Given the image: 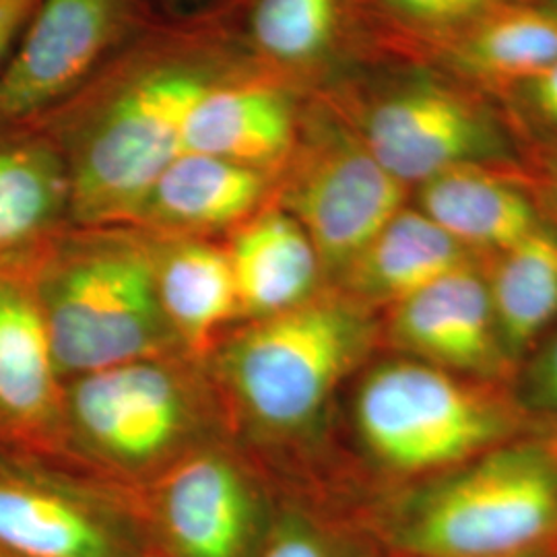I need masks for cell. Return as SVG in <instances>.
Masks as SVG:
<instances>
[{"label":"cell","instance_id":"e0dca14e","mask_svg":"<svg viewBox=\"0 0 557 557\" xmlns=\"http://www.w3.org/2000/svg\"><path fill=\"white\" fill-rule=\"evenodd\" d=\"M275 176L234 161L180 153L143 200L133 230L213 238L234 232L273 200Z\"/></svg>","mask_w":557,"mask_h":557},{"label":"cell","instance_id":"3957f363","mask_svg":"<svg viewBox=\"0 0 557 557\" xmlns=\"http://www.w3.org/2000/svg\"><path fill=\"white\" fill-rule=\"evenodd\" d=\"M29 278L60 379L156 359L174 337L139 230L71 227Z\"/></svg>","mask_w":557,"mask_h":557},{"label":"cell","instance_id":"7c38bea8","mask_svg":"<svg viewBox=\"0 0 557 557\" xmlns=\"http://www.w3.org/2000/svg\"><path fill=\"white\" fill-rule=\"evenodd\" d=\"M386 333L407 358L460 376L506 384L517 376L479 259L391 306Z\"/></svg>","mask_w":557,"mask_h":557},{"label":"cell","instance_id":"6da1fadb","mask_svg":"<svg viewBox=\"0 0 557 557\" xmlns=\"http://www.w3.org/2000/svg\"><path fill=\"white\" fill-rule=\"evenodd\" d=\"M262 71L239 36V0L161 17L44 114L71 182L73 227H131L180 156L184 122L215 85Z\"/></svg>","mask_w":557,"mask_h":557},{"label":"cell","instance_id":"44dd1931","mask_svg":"<svg viewBox=\"0 0 557 557\" xmlns=\"http://www.w3.org/2000/svg\"><path fill=\"white\" fill-rule=\"evenodd\" d=\"M225 250L239 312L267 319L320 294L319 255L304 227L275 200L236 227Z\"/></svg>","mask_w":557,"mask_h":557},{"label":"cell","instance_id":"52a82bcc","mask_svg":"<svg viewBox=\"0 0 557 557\" xmlns=\"http://www.w3.org/2000/svg\"><path fill=\"white\" fill-rule=\"evenodd\" d=\"M409 199L411 188L386 172L324 101L308 94L296 147L275 176L273 200L308 234L324 278L337 283Z\"/></svg>","mask_w":557,"mask_h":557},{"label":"cell","instance_id":"30bf717a","mask_svg":"<svg viewBox=\"0 0 557 557\" xmlns=\"http://www.w3.org/2000/svg\"><path fill=\"white\" fill-rule=\"evenodd\" d=\"M0 547L17 557H156L140 518L2 455Z\"/></svg>","mask_w":557,"mask_h":557},{"label":"cell","instance_id":"2e32d148","mask_svg":"<svg viewBox=\"0 0 557 557\" xmlns=\"http://www.w3.org/2000/svg\"><path fill=\"white\" fill-rule=\"evenodd\" d=\"M239 36L264 73L304 94L356 64L354 0H239Z\"/></svg>","mask_w":557,"mask_h":557},{"label":"cell","instance_id":"9a60e30c","mask_svg":"<svg viewBox=\"0 0 557 557\" xmlns=\"http://www.w3.org/2000/svg\"><path fill=\"white\" fill-rule=\"evenodd\" d=\"M413 205L475 255H524L557 269V227L499 165L444 172L413 188Z\"/></svg>","mask_w":557,"mask_h":557},{"label":"cell","instance_id":"e575fe53","mask_svg":"<svg viewBox=\"0 0 557 557\" xmlns=\"http://www.w3.org/2000/svg\"><path fill=\"white\" fill-rule=\"evenodd\" d=\"M554 557H557V552H556V554H554Z\"/></svg>","mask_w":557,"mask_h":557},{"label":"cell","instance_id":"9c48e42d","mask_svg":"<svg viewBox=\"0 0 557 557\" xmlns=\"http://www.w3.org/2000/svg\"><path fill=\"white\" fill-rule=\"evenodd\" d=\"M275 518L227 458H186L161 479L143 527L158 557H257Z\"/></svg>","mask_w":557,"mask_h":557},{"label":"cell","instance_id":"d4e9b609","mask_svg":"<svg viewBox=\"0 0 557 557\" xmlns=\"http://www.w3.org/2000/svg\"><path fill=\"white\" fill-rule=\"evenodd\" d=\"M515 143H533L557 149V62L527 79L496 91Z\"/></svg>","mask_w":557,"mask_h":557},{"label":"cell","instance_id":"7402d4cb","mask_svg":"<svg viewBox=\"0 0 557 557\" xmlns=\"http://www.w3.org/2000/svg\"><path fill=\"white\" fill-rule=\"evenodd\" d=\"M145 236L151 246L161 310L174 337L195 351L205 349L239 312L227 250L211 238Z\"/></svg>","mask_w":557,"mask_h":557},{"label":"cell","instance_id":"f1b7e54d","mask_svg":"<svg viewBox=\"0 0 557 557\" xmlns=\"http://www.w3.org/2000/svg\"><path fill=\"white\" fill-rule=\"evenodd\" d=\"M40 0H0V75L34 17Z\"/></svg>","mask_w":557,"mask_h":557},{"label":"cell","instance_id":"7a4b0ae2","mask_svg":"<svg viewBox=\"0 0 557 557\" xmlns=\"http://www.w3.org/2000/svg\"><path fill=\"white\" fill-rule=\"evenodd\" d=\"M312 96L411 193L457 168L517 160L498 103L432 66L359 62Z\"/></svg>","mask_w":557,"mask_h":557},{"label":"cell","instance_id":"ffe728a7","mask_svg":"<svg viewBox=\"0 0 557 557\" xmlns=\"http://www.w3.org/2000/svg\"><path fill=\"white\" fill-rule=\"evenodd\" d=\"M479 257L413 202L403 207L349 264L338 292L363 308H391Z\"/></svg>","mask_w":557,"mask_h":557},{"label":"cell","instance_id":"d6986e66","mask_svg":"<svg viewBox=\"0 0 557 557\" xmlns=\"http://www.w3.org/2000/svg\"><path fill=\"white\" fill-rule=\"evenodd\" d=\"M557 62V15L535 0L487 11L442 41L423 66L462 81L485 96Z\"/></svg>","mask_w":557,"mask_h":557},{"label":"cell","instance_id":"d6a6232c","mask_svg":"<svg viewBox=\"0 0 557 557\" xmlns=\"http://www.w3.org/2000/svg\"><path fill=\"white\" fill-rule=\"evenodd\" d=\"M556 552H552V554H529V556H517V557H554Z\"/></svg>","mask_w":557,"mask_h":557},{"label":"cell","instance_id":"5bb4252c","mask_svg":"<svg viewBox=\"0 0 557 557\" xmlns=\"http://www.w3.org/2000/svg\"><path fill=\"white\" fill-rule=\"evenodd\" d=\"M73 227L57 140L36 120L0 122V273L29 275Z\"/></svg>","mask_w":557,"mask_h":557},{"label":"cell","instance_id":"277c9868","mask_svg":"<svg viewBox=\"0 0 557 557\" xmlns=\"http://www.w3.org/2000/svg\"><path fill=\"white\" fill-rule=\"evenodd\" d=\"M395 557H517L557 552V462L541 440H515L428 479L382 512Z\"/></svg>","mask_w":557,"mask_h":557},{"label":"cell","instance_id":"ba28073f","mask_svg":"<svg viewBox=\"0 0 557 557\" xmlns=\"http://www.w3.org/2000/svg\"><path fill=\"white\" fill-rule=\"evenodd\" d=\"M165 15L158 0H40L0 75V122L52 112Z\"/></svg>","mask_w":557,"mask_h":557},{"label":"cell","instance_id":"83f0119b","mask_svg":"<svg viewBox=\"0 0 557 557\" xmlns=\"http://www.w3.org/2000/svg\"><path fill=\"white\" fill-rule=\"evenodd\" d=\"M531 354L533 358L522 376L524 391L518 398L529 413L541 411L554 421L557 419V326L541 338Z\"/></svg>","mask_w":557,"mask_h":557},{"label":"cell","instance_id":"8fae6325","mask_svg":"<svg viewBox=\"0 0 557 557\" xmlns=\"http://www.w3.org/2000/svg\"><path fill=\"white\" fill-rule=\"evenodd\" d=\"M75 432L120 465H149L168 455L188 425V400L158 358L81 374L62 393Z\"/></svg>","mask_w":557,"mask_h":557},{"label":"cell","instance_id":"4fadbf2b","mask_svg":"<svg viewBox=\"0 0 557 557\" xmlns=\"http://www.w3.org/2000/svg\"><path fill=\"white\" fill-rule=\"evenodd\" d=\"M306 98L264 71L220 83L190 110L180 153L211 156L277 176L296 147Z\"/></svg>","mask_w":557,"mask_h":557},{"label":"cell","instance_id":"5b68a950","mask_svg":"<svg viewBox=\"0 0 557 557\" xmlns=\"http://www.w3.org/2000/svg\"><path fill=\"white\" fill-rule=\"evenodd\" d=\"M527 418L510 384L411 358L374 368L356 397V425L370 455L393 475L425 481L520 440Z\"/></svg>","mask_w":557,"mask_h":557},{"label":"cell","instance_id":"1f68e13d","mask_svg":"<svg viewBox=\"0 0 557 557\" xmlns=\"http://www.w3.org/2000/svg\"><path fill=\"white\" fill-rule=\"evenodd\" d=\"M539 4H543V7H547L549 11H554L557 15V0H535Z\"/></svg>","mask_w":557,"mask_h":557},{"label":"cell","instance_id":"ac0fdd59","mask_svg":"<svg viewBox=\"0 0 557 557\" xmlns=\"http://www.w3.org/2000/svg\"><path fill=\"white\" fill-rule=\"evenodd\" d=\"M60 374L29 275L0 273V440L36 444L60 411Z\"/></svg>","mask_w":557,"mask_h":557},{"label":"cell","instance_id":"cb8c5ba5","mask_svg":"<svg viewBox=\"0 0 557 557\" xmlns=\"http://www.w3.org/2000/svg\"><path fill=\"white\" fill-rule=\"evenodd\" d=\"M506 354L520 370L557 326V269L524 255H479Z\"/></svg>","mask_w":557,"mask_h":557},{"label":"cell","instance_id":"484cf974","mask_svg":"<svg viewBox=\"0 0 557 557\" xmlns=\"http://www.w3.org/2000/svg\"><path fill=\"white\" fill-rule=\"evenodd\" d=\"M517 160L502 163V172L517 182L541 213L557 227V149L517 143Z\"/></svg>","mask_w":557,"mask_h":557},{"label":"cell","instance_id":"f546056e","mask_svg":"<svg viewBox=\"0 0 557 557\" xmlns=\"http://www.w3.org/2000/svg\"><path fill=\"white\" fill-rule=\"evenodd\" d=\"M161 4V9L170 15H176V13H186V11H195L199 7H205L213 0H158Z\"/></svg>","mask_w":557,"mask_h":557},{"label":"cell","instance_id":"4dcf8cb0","mask_svg":"<svg viewBox=\"0 0 557 557\" xmlns=\"http://www.w3.org/2000/svg\"><path fill=\"white\" fill-rule=\"evenodd\" d=\"M539 440H541V444L547 448V453L556 458L557 462V419L549 421L547 430L541 434V438Z\"/></svg>","mask_w":557,"mask_h":557},{"label":"cell","instance_id":"4316f807","mask_svg":"<svg viewBox=\"0 0 557 557\" xmlns=\"http://www.w3.org/2000/svg\"><path fill=\"white\" fill-rule=\"evenodd\" d=\"M257 557H341V554L317 520L301 512H283L273 520Z\"/></svg>","mask_w":557,"mask_h":557},{"label":"cell","instance_id":"603a6c76","mask_svg":"<svg viewBox=\"0 0 557 557\" xmlns=\"http://www.w3.org/2000/svg\"><path fill=\"white\" fill-rule=\"evenodd\" d=\"M512 0H354L356 64H425L442 41Z\"/></svg>","mask_w":557,"mask_h":557},{"label":"cell","instance_id":"836d02e7","mask_svg":"<svg viewBox=\"0 0 557 557\" xmlns=\"http://www.w3.org/2000/svg\"><path fill=\"white\" fill-rule=\"evenodd\" d=\"M0 557H17V556H13V554H9V552H7V549H2V547H0Z\"/></svg>","mask_w":557,"mask_h":557},{"label":"cell","instance_id":"8992f818","mask_svg":"<svg viewBox=\"0 0 557 557\" xmlns=\"http://www.w3.org/2000/svg\"><path fill=\"white\" fill-rule=\"evenodd\" d=\"M372 337L368 308L324 292L257 320L227 345L221 366L248 418L271 432H296L319 418Z\"/></svg>","mask_w":557,"mask_h":557}]
</instances>
